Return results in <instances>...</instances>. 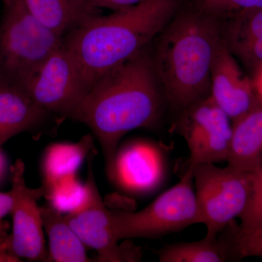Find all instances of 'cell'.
<instances>
[{"label": "cell", "instance_id": "cell-28", "mask_svg": "<svg viewBox=\"0 0 262 262\" xmlns=\"http://www.w3.org/2000/svg\"><path fill=\"white\" fill-rule=\"evenodd\" d=\"M255 88H256V92L258 95L262 96V70L257 74V75L254 77Z\"/></svg>", "mask_w": 262, "mask_h": 262}, {"label": "cell", "instance_id": "cell-20", "mask_svg": "<svg viewBox=\"0 0 262 262\" xmlns=\"http://www.w3.org/2000/svg\"><path fill=\"white\" fill-rule=\"evenodd\" d=\"M43 189L48 205L63 215L80 209L89 194V183L82 184L77 175L63 177Z\"/></svg>", "mask_w": 262, "mask_h": 262}, {"label": "cell", "instance_id": "cell-7", "mask_svg": "<svg viewBox=\"0 0 262 262\" xmlns=\"http://www.w3.org/2000/svg\"><path fill=\"white\" fill-rule=\"evenodd\" d=\"M169 154V148L163 144L132 139L119 145L106 174L115 188L127 195H151L166 182Z\"/></svg>", "mask_w": 262, "mask_h": 262}, {"label": "cell", "instance_id": "cell-17", "mask_svg": "<svg viewBox=\"0 0 262 262\" xmlns=\"http://www.w3.org/2000/svg\"><path fill=\"white\" fill-rule=\"evenodd\" d=\"M94 136H84L76 143L58 142L50 144L41 159L42 187L68 176L77 175L84 160L95 149Z\"/></svg>", "mask_w": 262, "mask_h": 262}, {"label": "cell", "instance_id": "cell-14", "mask_svg": "<svg viewBox=\"0 0 262 262\" xmlns=\"http://www.w3.org/2000/svg\"><path fill=\"white\" fill-rule=\"evenodd\" d=\"M48 114L23 88L0 80V148L15 136L40 126Z\"/></svg>", "mask_w": 262, "mask_h": 262}, {"label": "cell", "instance_id": "cell-4", "mask_svg": "<svg viewBox=\"0 0 262 262\" xmlns=\"http://www.w3.org/2000/svg\"><path fill=\"white\" fill-rule=\"evenodd\" d=\"M0 22V80L23 87L63 46V38L38 20L22 0H3Z\"/></svg>", "mask_w": 262, "mask_h": 262}, {"label": "cell", "instance_id": "cell-3", "mask_svg": "<svg viewBox=\"0 0 262 262\" xmlns=\"http://www.w3.org/2000/svg\"><path fill=\"white\" fill-rule=\"evenodd\" d=\"M222 45L220 19L195 8L172 18L158 34L153 67L172 108L182 112L210 96Z\"/></svg>", "mask_w": 262, "mask_h": 262}, {"label": "cell", "instance_id": "cell-26", "mask_svg": "<svg viewBox=\"0 0 262 262\" xmlns=\"http://www.w3.org/2000/svg\"><path fill=\"white\" fill-rule=\"evenodd\" d=\"M17 261H20V258L10 252L8 238L5 237L0 241V262Z\"/></svg>", "mask_w": 262, "mask_h": 262}, {"label": "cell", "instance_id": "cell-27", "mask_svg": "<svg viewBox=\"0 0 262 262\" xmlns=\"http://www.w3.org/2000/svg\"><path fill=\"white\" fill-rule=\"evenodd\" d=\"M7 162L5 159V155L1 151L0 148V181L4 177L5 172H6Z\"/></svg>", "mask_w": 262, "mask_h": 262}, {"label": "cell", "instance_id": "cell-15", "mask_svg": "<svg viewBox=\"0 0 262 262\" xmlns=\"http://www.w3.org/2000/svg\"><path fill=\"white\" fill-rule=\"evenodd\" d=\"M228 165L254 171L262 165V96L242 116L232 122Z\"/></svg>", "mask_w": 262, "mask_h": 262}, {"label": "cell", "instance_id": "cell-19", "mask_svg": "<svg viewBox=\"0 0 262 262\" xmlns=\"http://www.w3.org/2000/svg\"><path fill=\"white\" fill-rule=\"evenodd\" d=\"M160 262H224L232 260L223 234L215 238L205 237L195 242L168 245L156 251Z\"/></svg>", "mask_w": 262, "mask_h": 262}, {"label": "cell", "instance_id": "cell-24", "mask_svg": "<svg viewBox=\"0 0 262 262\" xmlns=\"http://www.w3.org/2000/svg\"><path fill=\"white\" fill-rule=\"evenodd\" d=\"M87 4L97 8H105L113 11L125 9L139 4L143 0H83Z\"/></svg>", "mask_w": 262, "mask_h": 262}, {"label": "cell", "instance_id": "cell-16", "mask_svg": "<svg viewBox=\"0 0 262 262\" xmlns=\"http://www.w3.org/2000/svg\"><path fill=\"white\" fill-rule=\"evenodd\" d=\"M27 10L53 32L64 38L100 15L99 9L83 0H22Z\"/></svg>", "mask_w": 262, "mask_h": 262}, {"label": "cell", "instance_id": "cell-18", "mask_svg": "<svg viewBox=\"0 0 262 262\" xmlns=\"http://www.w3.org/2000/svg\"><path fill=\"white\" fill-rule=\"evenodd\" d=\"M43 227L49 239L48 262H91L85 245L66 220L49 205L40 207Z\"/></svg>", "mask_w": 262, "mask_h": 262}, {"label": "cell", "instance_id": "cell-23", "mask_svg": "<svg viewBox=\"0 0 262 262\" xmlns=\"http://www.w3.org/2000/svg\"><path fill=\"white\" fill-rule=\"evenodd\" d=\"M194 8L222 20L237 13L260 9L262 0H196Z\"/></svg>", "mask_w": 262, "mask_h": 262}, {"label": "cell", "instance_id": "cell-21", "mask_svg": "<svg viewBox=\"0 0 262 262\" xmlns=\"http://www.w3.org/2000/svg\"><path fill=\"white\" fill-rule=\"evenodd\" d=\"M233 222L223 231L229 246L232 260L262 257V229L251 232H242Z\"/></svg>", "mask_w": 262, "mask_h": 262}, {"label": "cell", "instance_id": "cell-22", "mask_svg": "<svg viewBox=\"0 0 262 262\" xmlns=\"http://www.w3.org/2000/svg\"><path fill=\"white\" fill-rule=\"evenodd\" d=\"M237 225L242 232H251L262 229V165L253 171L252 187L244 211Z\"/></svg>", "mask_w": 262, "mask_h": 262}, {"label": "cell", "instance_id": "cell-1", "mask_svg": "<svg viewBox=\"0 0 262 262\" xmlns=\"http://www.w3.org/2000/svg\"><path fill=\"white\" fill-rule=\"evenodd\" d=\"M152 61L141 52L108 71L91 85L72 119L92 131L111 166L120 141L137 128L159 122L162 99Z\"/></svg>", "mask_w": 262, "mask_h": 262}, {"label": "cell", "instance_id": "cell-25", "mask_svg": "<svg viewBox=\"0 0 262 262\" xmlns=\"http://www.w3.org/2000/svg\"><path fill=\"white\" fill-rule=\"evenodd\" d=\"M13 198L10 191L8 192H0V234L3 233V220L11 211Z\"/></svg>", "mask_w": 262, "mask_h": 262}, {"label": "cell", "instance_id": "cell-9", "mask_svg": "<svg viewBox=\"0 0 262 262\" xmlns=\"http://www.w3.org/2000/svg\"><path fill=\"white\" fill-rule=\"evenodd\" d=\"M22 88L40 107L71 119L88 92L78 64L64 44Z\"/></svg>", "mask_w": 262, "mask_h": 262}, {"label": "cell", "instance_id": "cell-8", "mask_svg": "<svg viewBox=\"0 0 262 262\" xmlns=\"http://www.w3.org/2000/svg\"><path fill=\"white\" fill-rule=\"evenodd\" d=\"M96 149L88 157L89 194L80 209L64 215L71 228L75 231L86 247L98 253L99 262H136L142 257L140 247L126 243L120 245L114 233L111 212L106 208L98 191L94 173Z\"/></svg>", "mask_w": 262, "mask_h": 262}, {"label": "cell", "instance_id": "cell-11", "mask_svg": "<svg viewBox=\"0 0 262 262\" xmlns=\"http://www.w3.org/2000/svg\"><path fill=\"white\" fill-rule=\"evenodd\" d=\"M25 164L18 159L10 168L13 198L10 214L13 232L8 236L10 252L20 258L46 261L48 251L45 244L44 227L40 207L37 201L44 196L42 186L32 189L25 181Z\"/></svg>", "mask_w": 262, "mask_h": 262}, {"label": "cell", "instance_id": "cell-6", "mask_svg": "<svg viewBox=\"0 0 262 262\" xmlns=\"http://www.w3.org/2000/svg\"><path fill=\"white\" fill-rule=\"evenodd\" d=\"M188 165L192 167L200 224L206 225V237L215 238L244 211L253 171L230 165L225 168L215 163Z\"/></svg>", "mask_w": 262, "mask_h": 262}, {"label": "cell", "instance_id": "cell-2", "mask_svg": "<svg viewBox=\"0 0 262 262\" xmlns=\"http://www.w3.org/2000/svg\"><path fill=\"white\" fill-rule=\"evenodd\" d=\"M180 0H143L91 19L63 38L88 91L101 76L142 52L173 17Z\"/></svg>", "mask_w": 262, "mask_h": 262}, {"label": "cell", "instance_id": "cell-13", "mask_svg": "<svg viewBox=\"0 0 262 262\" xmlns=\"http://www.w3.org/2000/svg\"><path fill=\"white\" fill-rule=\"evenodd\" d=\"M223 44L254 77L262 70V8L220 20Z\"/></svg>", "mask_w": 262, "mask_h": 262}, {"label": "cell", "instance_id": "cell-10", "mask_svg": "<svg viewBox=\"0 0 262 262\" xmlns=\"http://www.w3.org/2000/svg\"><path fill=\"white\" fill-rule=\"evenodd\" d=\"M177 131L184 138L190 157L188 164L217 163L228 158L231 119L211 96L183 110Z\"/></svg>", "mask_w": 262, "mask_h": 262}, {"label": "cell", "instance_id": "cell-5", "mask_svg": "<svg viewBox=\"0 0 262 262\" xmlns=\"http://www.w3.org/2000/svg\"><path fill=\"white\" fill-rule=\"evenodd\" d=\"M173 187L138 212L110 211L117 241L158 238L200 224L192 167Z\"/></svg>", "mask_w": 262, "mask_h": 262}, {"label": "cell", "instance_id": "cell-12", "mask_svg": "<svg viewBox=\"0 0 262 262\" xmlns=\"http://www.w3.org/2000/svg\"><path fill=\"white\" fill-rule=\"evenodd\" d=\"M258 96L253 80L241 71L222 42L212 67V99L233 122L252 107Z\"/></svg>", "mask_w": 262, "mask_h": 262}]
</instances>
